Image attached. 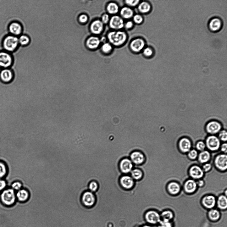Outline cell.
I'll return each mask as SVG.
<instances>
[{
	"mask_svg": "<svg viewBox=\"0 0 227 227\" xmlns=\"http://www.w3.org/2000/svg\"><path fill=\"white\" fill-rule=\"evenodd\" d=\"M215 167L221 171H226L227 168V156L226 154L218 155L214 160Z\"/></svg>",
	"mask_w": 227,
	"mask_h": 227,
	"instance_id": "obj_13",
	"label": "cell"
},
{
	"mask_svg": "<svg viewBox=\"0 0 227 227\" xmlns=\"http://www.w3.org/2000/svg\"><path fill=\"white\" fill-rule=\"evenodd\" d=\"M206 147L209 150L216 151L219 148L220 141L218 137L214 135L209 136L206 140Z\"/></svg>",
	"mask_w": 227,
	"mask_h": 227,
	"instance_id": "obj_9",
	"label": "cell"
},
{
	"mask_svg": "<svg viewBox=\"0 0 227 227\" xmlns=\"http://www.w3.org/2000/svg\"><path fill=\"white\" fill-rule=\"evenodd\" d=\"M197 186L199 187H202L204 185V182L202 180H199L197 182Z\"/></svg>",
	"mask_w": 227,
	"mask_h": 227,
	"instance_id": "obj_52",
	"label": "cell"
},
{
	"mask_svg": "<svg viewBox=\"0 0 227 227\" xmlns=\"http://www.w3.org/2000/svg\"><path fill=\"white\" fill-rule=\"evenodd\" d=\"M134 20L136 24H140L142 23L143 18L141 15L137 14L134 16Z\"/></svg>",
	"mask_w": 227,
	"mask_h": 227,
	"instance_id": "obj_45",
	"label": "cell"
},
{
	"mask_svg": "<svg viewBox=\"0 0 227 227\" xmlns=\"http://www.w3.org/2000/svg\"><path fill=\"white\" fill-rule=\"evenodd\" d=\"M206 147V145L203 141H198L196 145V148L197 150L199 151H203L204 150Z\"/></svg>",
	"mask_w": 227,
	"mask_h": 227,
	"instance_id": "obj_42",
	"label": "cell"
},
{
	"mask_svg": "<svg viewBox=\"0 0 227 227\" xmlns=\"http://www.w3.org/2000/svg\"><path fill=\"white\" fill-rule=\"evenodd\" d=\"M188 153V157L191 160H195L198 157V152L195 149L190 150Z\"/></svg>",
	"mask_w": 227,
	"mask_h": 227,
	"instance_id": "obj_41",
	"label": "cell"
},
{
	"mask_svg": "<svg viewBox=\"0 0 227 227\" xmlns=\"http://www.w3.org/2000/svg\"><path fill=\"white\" fill-rule=\"evenodd\" d=\"M162 220L173 221L175 215L173 212L170 210H165L160 213Z\"/></svg>",
	"mask_w": 227,
	"mask_h": 227,
	"instance_id": "obj_28",
	"label": "cell"
},
{
	"mask_svg": "<svg viewBox=\"0 0 227 227\" xmlns=\"http://www.w3.org/2000/svg\"><path fill=\"white\" fill-rule=\"evenodd\" d=\"M134 14V11L131 9L125 7L121 9L120 14L123 18L129 19L131 18Z\"/></svg>",
	"mask_w": 227,
	"mask_h": 227,
	"instance_id": "obj_30",
	"label": "cell"
},
{
	"mask_svg": "<svg viewBox=\"0 0 227 227\" xmlns=\"http://www.w3.org/2000/svg\"><path fill=\"white\" fill-rule=\"evenodd\" d=\"M108 13L112 14H117L119 11V7L117 4L114 3H109L107 7Z\"/></svg>",
	"mask_w": 227,
	"mask_h": 227,
	"instance_id": "obj_34",
	"label": "cell"
},
{
	"mask_svg": "<svg viewBox=\"0 0 227 227\" xmlns=\"http://www.w3.org/2000/svg\"><path fill=\"white\" fill-rule=\"evenodd\" d=\"M7 186V182L3 179H0V192L3 191L6 189Z\"/></svg>",
	"mask_w": 227,
	"mask_h": 227,
	"instance_id": "obj_47",
	"label": "cell"
},
{
	"mask_svg": "<svg viewBox=\"0 0 227 227\" xmlns=\"http://www.w3.org/2000/svg\"><path fill=\"white\" fill-rule=\"evenodd\" d=\"M16 200V192L12 188L5 189L0 195V201L5 207L10 208L13 206Z\"/></svg>",
	"mask_w": 227,
	"mask_h": 227,
	"instance_id": "obj_1",
	"label": "cell"
},
{
	"mask_svg": "<svg viewBox=\"0 0 227 227\" xmlns=\"http://www.w3.org/2000/svg\"><path fill=\"white\" fill-rule=\"evenodd\" d=\"M140 1L139 0H135V1H126L125 3L128 6L131 7H134L139 3Z\"/></svg>",
	"mask_w": 227,
	"mask_h": 227,
	"instance_id": "obj_46",
	"label": "cell"
},
{
	"mask_svg": "<svg viewBox=\"0 0 227 227\" xmlns=\"http://www.w3.org/2000/svg\"><path fill=\"white\" fill-rule=\"evenodd\" d=\"M197 187V182L193 180L189 179L185 182L184 189L186 193H191L196 191Z\"/></svg>",
	"mask_w": 227,
	"mask_h": 227,
	"instance_id": "obj_24",
	"label": "cell"
},
{
	"mask_svg": "<svg viewBox=\"0 0 227 227\" xmlns=\"http://www.w3.org/2000/svg\"><path fill=\"white\" fill-rule=\"evenodd\" d=\"M119 170L124 175L129 174L134 168V165L129 158H124L121 160L119 164Z\"/></svg>",
	"mask_w": 227,
	"mask_h": 227,
	"instance_id": "obj_8",
	"label": "cell"
},
{
	"mask_svg": "<svg viewBox=\"0 0 227 227\" xmlns=\"http://www.w3.org/2000/svg\"><path fill=\"white\" fill-rule=\"evenodd\" d=\"M8 30L10 34L18 37L22 34L23 31V27L19 22L13 21L9 25Z\"/></svg>",
	"mask_w": 227,
	"mask_h": 227,
	"instance_id": "obj_14",
	"label": "cell"
},
{
	"mask_svg": "<svg viewBox=\"0 0 227 227\" xmlns=\"http://www.w3.org/2000/svg\"><path fill=\"white\" fill-rule=\"evenodd\" d=\"M216 202L217 200L215 197L211 195L204 197L201 201L203 207L209 210L214 209L216 205Z\"/></svg>",
	"mask_w": 227,
	"mask_h": 227,
	"instance_id": "obj_16",
	"label": "cell"
},
{
	"mask_svg": "<svg viewBox=\"0 0 227 227\" xmlns=\"http://www.w3.org/2000/svg\"><path fill=\"white\" fill-rule=\"evenodd\" d=\"M159 227H174L173 221L161 220L158 225Z\"/></svg>",
	"mask_w": 227,
	"mask_h": 227,
	"instance_id": "obj_38",
	"label": "cell"
},
{
	"mask_svg": "<svg viewBox=\"0 0 227 227\" xmlns=\"http://www.w3.org/2000/svg\"><path fill=\"white\" fill-rule=\"evenodd\" d=\"M103 28V24L102 21L95 20L92 23L90 26V30L93 34H99L102 32Z\"/></svg>",
	"mask_w": 227,
	"mask_h": 227,
	"instance_id": "obj_22",
	"label": "cell"
},
{
	"mask_svg": "<svg viewBox=\"0 0 227 227\" xmlns=\"http://www.w3.org/2000/svg\"><path fill=\"white\" fill-rule=\"evenodd\" d=\"M14 74L10 68L2 69L0 71V81L4 84H9L14 78Z\"/></svg>",
	"mask_w": 227,
	"mask_h": 227,
	"instance_id": "obj_7",
	"label": "cell"
},
{
	"mask_svg": "<svg viewBox=\"0 0 227 227\" xmlns=\"http://www.w3.org/2000/svg\"><path fill=\"white\" fill-rule=\"evenodd\" d=\"M124 26V20L119 16H114L110 20L109 26L113 29H120L123 28Z\"/></svg>",
	"mask_w": 227,
	"mask_h": 227,
	"instance_id": "obj_17",
	"label": "cell"
},
{
	"mask_svg": "<svg viewBox=\"0 0 227 227\" xmlns=\"http://www.w3.org/2000/svg\"><path fill=\"white\" fill-rule=\"evenodd\" d=\"M167 190L171 195L178 194L181 190V187L179 184L176 182H170L168 185Z\"/></svg>",
	"mask_w": 227,
	"mask_h": 227,
	"instance_id": "obj_26",
	"label": "cell"
},
{
	"mask_svg": "<svg viewBox=\"0 0 227 227\" xmlns=\"http://www.w3.org/2000/svg\"><path fill=\"white\" fill-rule=\"evenodd\" d=\"M130 173L131 177L135 181L140 180L143 176L142 171L137 168H134Z\"/></svg>",
	"mask_w": 227,
	"mask_h": 227,
	"instance_id": "obj_31",
	"label": "cell"
},
{
	"mask_svg": "<svg viewBox=\"0 0 227 227\" xmlns=\"http://www.w3.org/2000/svg\"><path fill=\"white\" fill-rule=\"evenodd\" d=\"M223 22L218 17H214L210 19L209 22V29L212 32H217L222 29Z\"/></svg>",
	"mask_w": 227,
	"mask_h": 227,
	"instance_id": "obj_15",
	"label": "cell"
},
{
	"mask_svg": "<svg viewBox=\"0 0 227 227\" xmlns=\"http://www.w3.org/2000/svg\"><path fill=\"white\" fill-rule=\"evenodd\" d=\"M13 63V58L11 53L3 50L0 51V68H10Z\"/></svg>",
	"mask_w": 227,
	"mask_h": 227,
	"instance_id": "obj_5",
	"label": "cell"
},
{
	"mask_svg": "<svg viewBox=\"0 0 227 227\" xmlns=\"http://www.w3.org/2000/svg\"><path fill=\"white\" fill-rule=\"evenodd\" d=\"M221 150L226 154L227 152V144L226 143H223L221 145Z\"/></svg>",
	"mask_w": 227,
	"mask_h": 227,
	"instance_id": "obj_50",
	"label": "cell"
},
{
	"mask_svg": "<svg viewBox=\"0 0 227 227\" xmlns=\"http://www.w3.org/2000/svg\"><path fill=\"white\" fill-rule=\"evenodd\" d=\"M210 153L208 151H202L198 156V161L201 163H207L210 158Z\"/></svg>",
	"mask_w": 227,
	"mask_h": 227,
	"instance_id": "obj_29",
	"label": "cell"
},
{
	"mask_svg": "<svg viewBox=\"0 0 227 227\" xmlns=\"http://www.w3.org/2000/svg\"><path fill=\"white\" fill-rule=\"evenodd\" d=\"M98 188V184L97 182L95 181H91L88 185V190L93 193H95L97 192Z\"/></svg>",
	"mask_w": 227,
	"mask_h": 227,
	"instance_id": "obj_36",
	"label": "cell"
},
{
	"mask_svg": "<svg viewBox=\"0 0 227 227\" xmlns=\"http://www.w3.org/2000/svg\"><path fill=\"white\" fill-rule=\"evenodd\" d=\"M219 138L220 140L226 142L227 140V132L226 130H223L219 132Z\"/></svg>",
	"mask_w": 227,
	"mask_h": 227,
	"instance_id": "obj_40",
	"label": "cell"
},
{
	"mask_svg": "<svg viewBox=\"0 0 227 227\" xmlns=\"http://www.w3.org/2000/svg\"><path fill=\"white\" fill-rule=\"evenodd\" d=\"M212 166L211 164L207 163L204 165L203 166V170L205 172H208L212 168Z\"/></svg>",
	"mask_w": 227,
	"mask_h": 227,
	"instance_id": "obj_48",
	"label": "cell"
},
{
	"mask_svg": "<svg viewBox=\"0 0 227 227\" xmlns=\"http://www.w3.org/2000/svg\"><path fill=\"white\" fill-rule=\"evenodd\" d=\"M101 40L96 36H91L88 38L86 41L87 47L91 49L97 48L100 44Z\"/></svg>",
	"mask_w": 227,
	"mask_h": 227,
	"instance_id": "obj_25",
	"label": "cell"
},
{
	"mask_svg": "<svg viewBox=\"0 0 227 227\" xmlns=\"http://www.w3.org/2000/svg\"><path fill=\"white\" fill-rule=\"evenodd\" d=\"M216 204L218 208L220 210L224 211L227 208V198L224 195L220 196L217 200Z\"/></svg>",
	"mask_w": 227,
	"mask_h": 227,
	"instance_id": "obj_27",
	"label": "cell"
},
{
	"mask_svg": "<svg viewBox=\"0 0 227 227\" xmlns=\"http://www.w3.org/2000/svg\"><path fill=\"white\" fill-rule=\"evenodd\" d=\"M23 187V184L21 182L19 181H16L13 182L11 185V188H12L15 191H18L22 189Z\"/></svg>",
	"mask_w": 227,
	"mask_h": 227,
	"instance_id": "obj_37",
	"label": "cell"
},
{
	"mask_svg": "<svg viewBox=\"0 0 227 227\" xmlns=\"http://www.w3.org/2000/svg\"><path fill=\"white\" fill-rule=\"evenodd\" d=\"M108 38L109 42L116 46L122 45L127 39V35L124 32L112 31L109 33Z\"/></svg>",
	"mask_w": 227,
	"mask_h": 227,
	"instance_id": "obj_3",
	"label": "cell"
},
{
	"mask_svg": "<svg viewBox=\"0 0 227 227\" xmlns=\"http://www.w3.org/2000/svg\"><path fill=\"white\" fill-rule=\"evenodd\" d=\"M153 51L152 49L150 47H147L144 50L143 54L145 56L151 57L153 54Z\"/></svg>",
	"mask_w": 227,
	"mask_h": 227,
	"instance_id": "obj_43",
	"label": "cell"
},
{
	"mask_svg": "<svg viewBox=\"0 0 227 227\" xmlns=\"http://www.w3.org/2000/svg\"><path fill=\"white\" fill-rule=\"evenodd\" d=\"M222 128V125L219 122L212 120L206 125V130L208 134L214 135L219 133Z\"/></svg>",
	"mask_w": 227,
	"mask_h": 227,
	"instance_id": "obj_12",
	"label": "cell"
},
{
	"mask_svg": "<svg viewBox=\"0 0 227 227\" xmlns=\"http://www.w3.org/2000/svg\"><path fill=\"white\" fill-rule=\"evenodd\" d=\"M88 20V16L85 14H82L79 16L78 21L81 24H86L87 21Z\"/></svg>",
	"mask_w": 227,
	"mask_h": 227,
	"instance_id": "obj_44",
	"label": "cell"
},
{
	"mask_svg": "<svg viewBox=\"0 0 227 227\" xmlns=\"http://www.w3.org/2000/svg\"><path fill=\"white\" fill-rule=\"evenodd\" d=\"M134 24L131 21L127 22L125 24V27L127 29H131L133 26Z\"/></svg>",
	"mask_w": 227,
	"mask_h": 227,
	"instance_id": "obj_51",
	"label": "cell"
},
{
	"mask_svg": "<svg viewBox=\"0 0 227 227\" xmlns=\"http://www.w3.org/2000/svg\"><path fill=\"white\" fill-rule=\"evenodd\" d=\"M109 20V18L108 14H106L103 15L102 18V22L103 24H107Z\"/></svg>",
	"mask_w": 227,
	"mask_h": 227,
	"instance_id": "obj_49",
	"label": "cell"
},
{
	"mask_svg": "<svg viewBox=\"0 0 227 227\" xmlns=\"http://www.w3.org/2000/svg\"><path fill=\"white\" fill-rule=\"evenodd\" d=\"M119 184L123 189L126 190H130L134 187L135 181L130 176L123 175L119 179Z\"/></svg>",
	"mask_w": 227,
	"mask_h": 227,
	"instance_id": "obj_10",
	"label": "cell"
},
{
	"mask_svg": "<svg viewBox=\"0 0 227 227\" xmlns=\"http://www.w3.org/2000/svg\"><path fill=\"white\" fill-rule=\"evenodd\" d=\"M225 195H225V196H227V190H225Z\"/></svg>",
	"mask_w": 227,
	"mask_h": 227,
	"instance_id": "obj_54",
	"label": "cell"
},
{
	"mask_svg": "<svg viewBox=\"0 0 227 227\" xmlns=\"http://www.w3.org/2000/svg\"><path fill=\"white\" fill-rule=\"evenodd\" d=\"M18 41L20 45L25 46L29 45L31 41L30 37L25 34H21L19 37Z\"/></svg>",
	"mask_w": 227,
	"mask_h": 227,
	"instance_id": "obj_33",
	"label": "cell"
},
{
	"mask_svg": "<svg viewBox=\"0 0 227 227\" xmlns=\"http://www.w3.org/2000/svg\"><path fill=\"white\" fill-rule=\"evenodd\" d=\"M144 219L146 224L158 225L161 221L160 213L154 209L148 210L144 214Z\"/></svg>",
	"mask_w": 227,
	"mask_h": 227,
	"instance_id": "obj_4",
	"label": "cell"
},
{
	"mask_svg": "<svg viewBox=\"0 0 227 227\" xmlns=\"http://www.w3.org/2000/svg\"><path fill=\"white\" fill-rule=\"evenodd\" d=\"M190 176L195 179H199L202 178L204 175V172L202 169L197 165L192 166L189 171Z\"/></svg>",
	"mask_w": 227,
	"mask_h": 227,
	"instance_id": "obj_19",
	"label": "cell"
},
{
	"mask_svg": "<svg viewBox=\"0 0 227 227\" xmlns=\"http://www.w3.org/2000/svg\"><path fill=\"white\" fill-rule=\"evenodd\" d=\"M129 158L134 165H141L145 161V155L142 152L138 150L132 152L130 154Z\"/></svg>",
	"mask_w": 227,
	"mask_h": 227,
	"instance_id": "obj_11",
	"label": "cell"
},
{
	"mask_svg": "<svg viewBox=\"0 0 227 227\" xmlns=\"http://www.w3.org/2000/svg\"><path fill=\"white\" fill-rule=\"evenodd\" d=\"M8 169L5 164L0 161V179H3L8 173Z\"/></svg>",
	"mask_w": 227,
	"mask_h": 227,
	"instance_id": "obj_35",
	"label": "cell"
},
{
	"mask_svg": "<svg viewBox=\"0 0 227 227\" xmlns=\"http://www.w3.org/2000/svg\"><path fill=\"white\" fill-rule=\"evenodd\" d=\"M16 197L20 203H24L29 200L30 193L27 190L22 189L16 192Z\"/></svg>",
	"mask_w": 227,
	"mask_h": 227,
	"instance_id": "obj_21",
	"label": "cell"
},
{
	"mask_svg": "<svg viewBox=\"0 0 227 227\" xmlns=\"http://www.w3.org/2000/svg\"><path fill=\"white\" fill-rule=\"evenodd\" d=\"M180 150L182 153H187L190 150L192 147V143L190 140L186 137L181 139L178 143Z\"/></svg>",
	"mask_w": 227,
	"mask_h": 227,
	"instance_id": "obj_18",
	"label": "cell"
},
{
	"mask_svg": "<svg viewBox=\"0 0 227 227\" xmlns=\"http://www.w3.org/2000/svg\"><path fill=\"white\" fill-rule=\"evenodd\" d=\"M159 227L158 225H152L147 224L143 225L140 227Z\"/></svg>",
	"mask_w": 227,
	"mask_h": 227,
	"instance_id": "obj_53",
	"label": "cell"
},
{
	"mask_svg": "<svg viewBox=\"0 0 227 227\" xmlns=\"http://www.w3.org/2000/svg\"><path fill=\"white\" fill-rule=\"evenodd\" d=\"M145 45L144 41L140 38H137L133 40L130 44L131 50L135 52H140Z\"/></svg>",
	"mask_w": 227,
	"mask_h": 227,
	"instance_id": "obj_20",
	"label": "cell"
},
{
	"mask_svg": "<svg viewBox=\"0 0 227 227\" xmlns=\"http://www.w3.org/2000/svg\"><path fill=\"white\" fill-rule=\"evenodd\" d=\"M207 217L209 220L211 222H217L221 218V213L219 210L216 209H210L208 212Z\"/></svg>",
	"mask_w": 227,
	"mask_h": 227,
	"instance_id": "obj_23",
	"label": "cell"
},
{
	"mask_svg": "<svg viewBox=\"0 0 227 227\" xmlns=\"http://www.w3.org/2000/svg\"><path fill=\"white\" fill-rule=\"evenodd\" d=\"M102 40V41H106V40L105 39V38H104V37L102 39V40Z\"/></svg>",
	"mask_w": 227,
	"mask_h": 227,
	"instance_id": "obj_55",
	"label": "cell"
},
{
	"mask_svg": "<svg viewBox=\"0 0 227 227\" xmlns=\"http://www.w3.org/2000/svg\"><path fill=\"white\" fill-rule=\"evenodd\" d=\"M19 45L18 37L9 34L5 36L2 41L3 50L12 53L15 51Z\"/></svg>",
	"mask_w": 227,
	"mask_h": 227,
	"instance_id": "obj_2",
	"label": "cell"
},
{
	"mask_svg": "<svg viewBox=\"0 0 227 227\" xmlns=\"http://www.w3.org/2000/svg\"><path fill=\"white\" fill-rule=\"evenodd\" d=\"M102 51L105 53H108L112 51V47L108 43H105L102 47Z\"/></svg>",
	"mask_w": 227,
	"mask_h": 227,
	"instance_id": "obj_39",
	"label": "cell"
},
{
	"mask_svg": "<svg viewBox=\"0 0 227 227\" xmlns=\"http://www.w3.org/2000/svg\"><path fill=\"white\" fill-rule=\"evenodd\" d=\"M81 200L84 206L87 208L92 207L95 205L96 201L94 193L89 191H87L83 193Z\"/></svg>",
	"mask_w": 227,
	"mask_h": 227,
	"instance_id": "obj_6",
	"label": "cell"
},
{
	"mask_svg": "<svg viewBox=\"0 0 227 227\" xmlns=\"http://www.w3.org/2000/svg\"><path fill=\"white\" fill-rule=\"evenodd\" d=\"M138 8L141 13H146L150 12L151 9V6L148 3L144 2L139 4Z\"/></svg>",
	"mask_w": 227,
	"mask_h": 227,
	"instance_id": "obj_32",
	"label": "cell"
}]
</instances>
